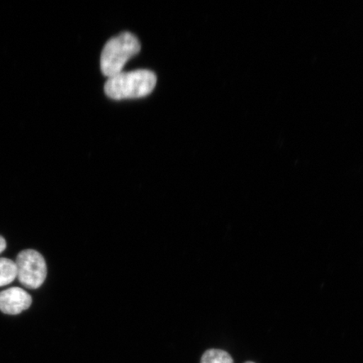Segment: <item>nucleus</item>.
Segmentation results:
<instances>
[{"instance_id":"f257e3e1","label":"nucleus","mask_w":363,"mask_h":363,"mask_svg":"<svg viewBox=\"0 0 363 363\" xmlns=\"http://www.w3.org/2000/svg\"><path fill=\"white\" fill-rule=\"evenodd\" d=\"M157 84V77L149 70H136L111 77L104 85L108 98L116 99H136L151 94Z\"/></svg>"},{"instance_id":"f03ea898","label":"nucleus","mask_w":363,"mask_h":363,"mask_svg":"<svg viewBox=\"0 0 363 363\" xmlns=\"http://www.w3.org/2000/svg\"><path fill=\"white\" fill-rule=\"evenodd\" d=\"M140 44L135 36L122 33L108 40L101 53V67L104 76H116L122 72L125 63L140 52Z\"/></svg>"},{"instance_id":"7ed1b4c3","label":"nucleus","mask_w":363,"mask_h":363,"mask_svg":"<svg viewBox=\"0 0 363 363\" xmlns=\"http://www.w3.org/2000/svg\"><path fill=\"white\" fill-rule=\"evenodd\" d=\"M16 264L17 278L26 288L36 289L43 284L48 269L42 254L35 250H24L18 254Z\"/></svg>"},{"instance_id":"20e7f679","label":"nucleus","mask_w":363,"mask_h":363,"mask_svg":"<svg viewBox=\"0 0 363 363\" xmlns=\"http://www.w3.org/2000/svg\"><path fill=\"white\" fill-rule=\"evenodd\" d=\"M33 298L26 290L11 288L0 292V311L4 314L15 315L28 310Z\"/></svg>"},{"instance_id":"39448f33","label":"nucleus","mask_w":363,"mask_h":363,"mask_svg":"<svg viewBox=\"0 0 363 363\" xmlns=\"http://www.w3.org/2000/svg\"><path fill=\"white\" fill-rule=\"evenodd\" d=\"M16 277V262L8 258L0 257V287L11 284Z\"/></svg>"},{"instance_id":"423d86ee","label":"nucleus","mask_w":363,"mask_h":363,"mask_svg":"<svg viewBox=\"0 0 363 363\" xmlns=\"http://www.w3.org/2000/svg\"><path fill=\"white\" fill-rule=\"evenodd\" d=\"M201 363H234L228 352L219 349H211L203 353Z\"/></svg>"},{"instance_id":"0eeeda50","label":"nucleus","mask_w":363,"mask_h":363,"mask_svg":"<svg viewBox=\"0 0 363 363\" xmlns=\"http://www.w3.org/2000/svg\"><path fill=\"white\" fill-rule=\"evenodd\" d=\"M6 248V240L0 235V253H2Z\"/></svg>"},{"instance_id":"6e6552de","label":"nucleus","mask_w":363,"mask_h":363,"mask_svg":"<svg viewBox=\"0 0 363 363\" xmlns=\"http://www.w3.org/2000/svg\"><path fill=\"white\" fill-rule=\"evenodd\" d=\"M245 363H255V362H245Z\"/></svg>"}]
</instances>
